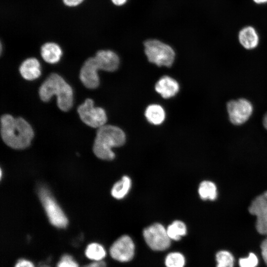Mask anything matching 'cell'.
Returning a JSON list of instances; mask_svg holds the SVG:
<instances>
[{"mask_svg":"<svg viewBox=\"0 0 267 267\" xmlns=\"http://www.w3.org/2000/svg\"><path fill=\"white\" fill-rule=\"evenodd\" d=\"M226 109L229 120L234 125H241L245 123L249 119L253 111L252 103L245 98L228 101Z\"/></svg>","mask_w":267,"mask_h":267,"instance_id":"cell-9","label":"cell"},{"mask_svg":"<svg viewBox=\"0 0 267 267\" xmlns=\"http://www.w3.org/2000/svg\"><path fill=\"white\" fill-rule=\"evenodd\" d=\"M258 262L256 255L254 253H250L247 258H240L239 264L240 267H256Z\"/></svg>","mask_w":267,"mask_h":267,"instance_id":"cell-25","label":"cell"},{"mask_svg":"<svg viewBox=\"0 0 267 267\" xmlns=\"http://www.w3.org/2000/svg\"><path fill=\"white\" fill-rule=\"evenodd\" d=\"M63 3L69 7H75L81 4L85 0H62Z\"/></svg>","mask_w":267,"mask_h":267,"instance_id":"cell-27","label":"cell"},{"mask_svg":"<svg viewBox=\"0 0 267 267\" xmlns=\"http://www.w3.org/2000/svg\"><path fill=\"white\" fill-rule=\"evenodd\" d=\"M143 236L147 245L154 251H164L171 246L172 240L167 229L160 223H153L144 228Z\"/></svg>","mask_w":267,"mask_h":267,"instance_id":"cell-7","label":"cell"},{"mask_svg":"<svg viewBox=\"0 0 267 267\" xmlns=\"http://www.w3.org/2000/svg\"><path fill=\"white\" fill-rule=\"evenodd\" d=\"M43 267H48V266H44Z\"/></svg>","mask_w":267,"mask_h":267,"instance_id":"cell-34","label":"cell"},{"mask_svg":"<svg viewBox=\"0 0 267 267\" xmlns=\"http://www.w3.org/2000/svg\"><path fill=\"white\" fill-rule=\"evenodd\" d=\"M126 135L118 127L105 125L98 128L93 145V151L98 158L112 160L115 154L112 149L122 146L125 142Z\"/></svg>","mask_w":267,"mask_h":267,"instance_id":"cell-3","label":"cell"},{"mask_svg":"<svg viewBox=\"0 0 267 267\" xmlns=\"http://www.w3.org/2000/svg\"><path fill=\"white\" fill-rule=\"evenodd\" d=\"M131 186V179L128 176H124L113 185L111 189V195L115 199H123L129 192Z\"/></svg>","mask_w":267,"mask_h":267,"instance_id":"cell-16","label":"cell"},{"mask_svg":"<svg viewBox=\"0 0 267 267\" xmlns=\"http://www.w3.org/2000/svg\"><path fill=\"white\" fill-rule=\"evenodd\" d=\"M83 267H106V264L103 260L94 261L89 264L83 266Z\"/></svg>","mask_w":267,"mask_h":267,"instance_id":"cell-30","label":"cell"},{"mask_svg":"<svg viewBox=\"0 0 267 267\" xmlns=\"http://www.w3.org/2000/svg\"><path fill=\"white\" fill-rule=\"evenodd\" d=\"M112 2L117 6H121L124 4L127 0H111Z\"/></svg>","mask_w":267,"mask_h":267,"instance_id":"cell-31","label":"cell"},{"mask_svg":"<svg viewBox=\"0 0 267 267\" xmlns=\"http://www.w3.org/2000/svg\"><path fill=\"white\" fill-rule=\"evenodd\" d=\"M249 211L250 214L256 216L267 211V191L253 200L249 207Z\"/></svg>","mask_w":267,"mask_h":267,"instance_id":"cell-21","label":"cell"},{"mask_svg":"<svg viewBox=\"0 0 267 267\" xmlns=\"http://www.w3.org/2000/svg\"><path fill=\"white\" fill-rule=\"evenodd\" d=\"M81 120L89 127L99 128L106 124L107 120L105 111L101 107H94L92 99L87 98L77 109Z\"/></svg>","mask_w":267,"mask_h":267,"instance_id":"cell-6","label":"cell"},{"mask_svg":"<svg viewBox=\"0 0 267 267\" xmlns=\"http://www.w3.org/2000/svg\"><path fill=\"white\" fill-rule=\"evenodd\" d=\"M200 197L203 200H215L217 197V188L215 184L210 181H202L198 187Z\"/></svg>","mask_w":267,"mask_h":267,"instance_id":"cell-18","label":"cell"},{"mask_svg":"<svg viewBox=\"0 0 267 267\" xmlns=\"http://www.w3.org/2000/svg\"><path fill=\"white\" fill-rule=\"evenodd\" d=\"M104 70V66L96 56L88 58L84 63L80 72V79L87 88L95 89L99 85V78L97 70Z\"/></svg>","mask_w":267,"mask_h":267,"instance_id":"cell-8","label":"cell"},{"mask_svg":"<svg viewBox=\"0 0 267 267\" xmlns=\"http://www.w3.org/2000/svg\"><path fill=\"white\" fill-rule=\"evenodd\" d=\"M14 267H35L33 264L30 261L25 259H20L16 263Z\"/></svg>","mask_w":267,"mask_h":267,"instance_id":"cell-28","label":"cell"},{"mask_svg":"<svg viewBox=\"0 0 267 267\" xmlns=\"http://www.w3.org/2000/svg\"><path fill=\"white\" fill-rule=\"evenodd\" d=\"M185 264L184 256L180 253L174 252L169 253L165 259L166 267H184Z\"/></svg>","mask_w":267,"mask_h":267,"instance_id":"cell-22","label":"cell"},{"mask_svg":"<svg viewBox=\"0 0 267 267\" xmlns=\"http://www.w3.org/2000/svg\"><path fill=\"white\" fill-rule=\"evenodd\" d=\"M217 263L216 267H233L234 257L229 252L225 250L219 251L216 255Z\"/></svg>","mask_w":267,"mask_h":267,"instance_id":"cell-23","label":"cell"},{"mask_svg":"<svg viewBox=\"0 0 267 267\" xmlns=\"http://www.w3.org/2000/svg\"><path fill=\"white\" fill-rule=\"evenodd\" d=\"M168 235L171 240L178 241L187 233L185 224L182 221L176 220L167 228Z\"/></svg>","mask_w":267,"mask_h":267,"instance_id":"cell-19","label":"cell"},{"mask_svg":"<svg viewBox=\"0 0 267 267\" xmlns=\"http://www.w3.org/2000/svg\"><path fill=\"white\" fill-rule=\"evenodd\" d=\"M144 52L149 62L157 66L170 67L173 64L175 53L168 44L156 39L144 43Z\"/></svg>","mask_w":267,"mask_h":267,"instance_id":"cell-4","label":"cell"},{"mask_svg":"<svg viewBox=\"0 0 267 267\" xmlns=\"http://www.w3.org/2000/svg\"><path fill=\"white\" fill-rule=\"evenodd\" d=\"M238 40L242 46L247 49L256 47L259 41L257 31L251 26L244 27L239 31Z\"/></svg>","mask_w":267,"mask_h":267,"instance_id":"cell-14","label":"cell"},{"mask_svg":"<svg viewBox=\"0 0 267 267\" xmlns=\"http://www.w3.org/2000/svg\"><path fill=\"white\" fill-rule=\"evenodd\" d=\"M56 267H79V266L71 256L65 254L61 258Z\"/></svg>","mask_w":267,"mask_h":267,"instance_id":"cell-26","label":"cell"},{"mask_svg":"<svg viewBox=\"0 0 267 267\" xmlns=\"http://www.w3.org/2000/svg\"><path fill=\"white\" fill-rule=\"evenodd\" d=\"M263 123L264 127L267 130V112L264 117Z\"/></svg>","mask_w":267,"mask_h":267,"instance_id":"cell-32","label":"cell"},{"mask_svg":"<svg viewBox=\"0 0 267 267\" xmlns=\"http://www.w3.org/2000/svg\"><path fill=\"white\" fill-rule=\"evenodd\" d=\"M106 254V251L104 247L97 243H91L89 244L85 250L86 257L93 261L103 260Z\"/></svg>","mask_w":267,"mask_h":267,"instance_id":"cell-20","label":"cell"},{"mask_svg":"<svg viewBox=\"0 0 267 267\" xmlns=\"http://www.w3.org/2000/svg\"><path fill=\"white\" fill-rule=\"evenodd\" d=\"M104 66V71L113 72L116 70L120 60L118 55L110 50H99L95 54Z\"/></svg>","mask_w":267,"mask_h":267,"instance_id":"cell-15","label":"cell"},{"mask_svg":"<svg viewBox=\"0 0 267 267\" xmlns=\"http://www.w3.org/2000/svg\"><path fill=\"white\" fill-rule=\"evenodd\" d=\"M255 3L258 4H262L267 2V0H253Z\"/></svg>","mask_w":267,"mask_h":267,"instance_id":"cell-33","label":"cell"},{"mask_svg":"<svg viewBox=\"0 0 267 267\" xmlns=\"http://www.w3.org/2000/svg\"><path fill=\"white\" fill-rule=\"evenodd\" d=\"M156 91L164 98H169L175 96L179 90L178 83L168 76L161 78L156 83Z\"/></svg>","mask_w":267,"mask_h":267,"instance_id":"cell-11","label":"cell"},{"mask_svg":"<svg viewBox=\"0 0 267 267\" xmlns=\"http://www.w3.org/2000/svg\"><path fill=\"white\" fill-rule=\"evenodd\" d=\"M40 51L43 59L50 64L58 62L62 55L61 47L54 42H49L44 44L41 47Z\"/></svg>","mask_w":267,"mask_h":267,"instance_id":"cell-13","label":"cell"},{"mask_svg":"<svg viewBox=\"0 0 267 267\" xmlns=\"http://www.w3.org/2000/svg\"><path fill=\"white\" fill-rule=\"evenodd\" d=\"M145 116L151 124L158 125L162 123L165 118V112L162 106L158 104L148 106L145 111Z\"/></svg>","mask_w":267,"mask_h":267,"instance_id":"cell-17","label":"cell"},{"mask_svg":"<svg viewBox=\"0 0 267 267\" xmlns=\"http://www.w3.org/2000/svg\"><path fill=\"white\" fill-rule=\"evenodd\" d=\"M135 246L131 237L123 235L112 244L109 249L111 257L120 262H128L134 257Z\"/></svg>","mask_w":267,"mask_h":267,"instance_id":"cell-10","label":"cell"},{"mask_svg":"<svg viewBox=\"0 0 267 267\" xmlns=\"http://www.w3.org/2000/svg\"><path fill=\"white\" fill-rule=\"evenodd\" d=\"M0 134L3 142L13 149H25L30 146L34 136V131L22 117L14 118L3 114L0 118Z\"/></svg>","mask_w":267,"mask_h":267,"instance_id":"cell-1","label":"cell"},{"mask_svg":"<svg viewBox=\"0 0 267 267\" xmlns=\"http://www.w3.org/2000/svg\"><path fill=\"white\" fill-rule=\"evenodd\" d=\"M38 194L50 223L54 226L63 228L68 224L64 212L47 188L40 187Z\"/></svg>","mask_w":267,"mask_h":267,"instance_id":"cell-5","label":"cell"},{"mask_svg":"<svg viewBox=\"0 0 267 267\" xmlns=\"http://www.w3.org/2000/svg\"><path fill=\"white\" fill-rule=\"evenodd\" d=\"M256 217V227L257 231L261 234H267V211Z\"/></svg>","mask_w":267,"mask_h":267,"instance_id":"cell-24","label":"cell"},{"mask_svg":"<svg viewBox=\"0 0 267 267\" xmlns=\"http://www.w3.org/2000/svg\"><path fill=\"white\" fill-rule=\"evenodd\" d=\"M39 96L44 102H48L53 95L57 97V105L62 111L67 112L73 104V91L71 87L59 75L50 74L41 85Z\"/></svg>","mask_w":267,"mask_h":267,"instance_id":"cell-2","label":"cell"},{"mask_svg":"<svg viewBox=\"0 0 267 267\" xmlns=\"http://www.w3.org/2000/svg\"><path fill=\"white\" fill-rule=\"evenodd\" d=\"M21 76L26 80L32 81L41 75V65L39 60L34 57L24 60L19 67Z\"/></svg>","mask_w":267,"mask_h":267,"instance_id":"cell-12","label":"cell"},{"mask_svg":"<svg viewBox=\"0 0 267 267\" xmlns=\"http://www.w3.org/2000/svg\"><path fill=\"white\" fill-rule=\"evenodd\" d=\"M261 250H262V255L263 258L267 265V238L262 242L261 245Z\"/></svg>","mask_w":267,"mask_h":267,"instance_id":"cell-29","label":"cell"}]
</instances>
